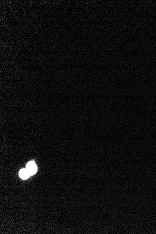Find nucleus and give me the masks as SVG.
I'll return each mask as SVG.
<instances>
[{
	"label": "nucleus",
	"instance_id": "nucleus-2",
	"mask_svg": "<svg viewBox=\"0 0 156 234\" xmlns=\"http://www.w3.org/2000/svg\"><path fill=\"white\" fill-rule=\"evenodd\" d=\"M19 175L22 179H27L29 177L31 176L27 169H21L19 172Z\"/></svg>",
	"mask_w": 156,
	"mask_h": 234
},
{
	"label": "nucleus",
	"instance_id": "nucleus-1",
	"mask_svg": "<svg viewBox=\"0 0 156 234\" xmlns=\"http://www.w3.org/2000/svg\"><path fill=\"white\" fill-rule=\"evenodd\" d=\"M26 169L29 172L30 175H34L37 171V167L34 161L29 162L26 165Z\"/></svg>",
	"mask_w": 156,
	"mask_h": 234
}]
</instances>
